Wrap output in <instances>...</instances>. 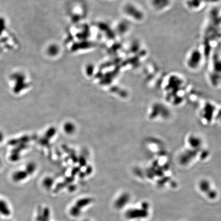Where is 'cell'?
Listing matches in <instances>:
<instances>
[{
	"label": "cell",
	"mask_w": 221,
	"mask_h": 221,
	"mask_svg": "<svg viewBox=\"0 0 221 221\" xmlns=\"http://www.w3.org/2000/svg\"><path fill=\"white\" fill-rule=\"evenodd\" d=\"M148 210H145L142 208L141 209L131 211L130 215L131 217L133 218H145L148 215Z\"/></svg>",
	"instance_id": "obj_1"
}]
</instances>
